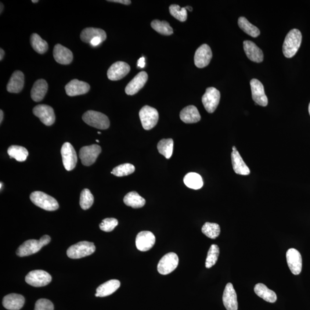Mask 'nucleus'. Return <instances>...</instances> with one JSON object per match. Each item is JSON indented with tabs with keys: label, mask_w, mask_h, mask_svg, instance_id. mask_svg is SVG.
<instances>
[{
	"label": "nucleus",
	"mask_w": 310,
	"mask_h": 310,
	"mask_svg": "<svg viewBox=\"0 0 310 310\" xmlns=\"http://www.w3.org/2000/svg\"><path fill=\"white\" fill-rule=\"evenodd\" d=\"M302 41L301 32L297 29H293L288 32L283 45L284 55L287 58L293 57L300 48Z\"/></svg>",
	"instance_id": "nucleus-1"
},
{
	"label": "nucleus",
	"mask_w": 310,
	"mask_h": 310,
	"mask_svg": "<svg viewBox=\"0 0 310 310\" xmlns=\"http://www.w3.org/2000/svg\"><path fill=\"white\" fill-rule=\"evenodd\" d=\"M50 241H51V237L48 235L43 236L39 240H27L18 248L16 254L19 257H28V256L37 253L42 247L48 245Z\"/></svg>",
	"instance_id": "nucleus-2"
},
{
	"label": "nucleus",
	"mask_w": 310,
	"mask_h": 310,
	"mask_svg": "<svg viewBox=\"0 0 310 310\" xmlns=\"http://www.w3.org/2000/svg\"><path fill=\"white\" fill-rule=\"evenodd\" d=\"M30 200L36 206L47 211H55L59 204L55 198L42 192H34L30 195Z\"/></svg>",
	"instance_id": "nucleus-3"
},
{
	"label": "nucleus",
	"mask_w": 310,
	"mask_h": 310,
	"mask_svg": "<svg viewBox=\"0 0 310 310\" xmlns=\"http://www.w3.org/2000/svg\"><path fill=\"white\" fill-rule=\"evenodd\" d=\"M83 120L91 127L99 129H107L110 126L109 118L102 113L89 110L83 115Z\"/></svg>",
	"instance_id": "nucleus-4"
},
{
	"label": "nucleus",
	"mask_w": 310,
	"mask_h": 310,
	"mask_svg": "<svg viewBox=\"0 0 310 310\" xmlns=\"http://www.w3.org/2000/svg\"><path fill=\"white\" fill-rule=\"evenodd\" d=\"M96 251V247L93 243L81 241L73 245L68 249V257L73 259L81 258L91 255Z\"/></svg>",
	"instance_id": "nucleus-5"
},
{
	"label": "nucleus",
	"mask_w": 310,
	"mask_h": 310,
	"mask_svg": "<svg viewBox=\"0 0 310 310\" xmlns=\"http://www.w3.org/2000/svg\"><path fill=\"white\" fill-rule=\"evenodd\" d=\"M139 116L143 128L147 131L154 128L158 120L157 110L150 106L143 107L140 111Z\"/></svg>",
	"instance_id": "nucleus-6"
},
{
	"label": "nucleus",
	"mask_w": 310,
	"mask_h": 310,
	"mask_svg": "<svg viewBox=\"0 0 310 310\" xmlns=\"http://www.w3.org/2000/svg\"><path fill=\"white\" fill-rule=\"evenodd\" d=\"M52 277L43 270H34L27 274L26 282L35 287H44L52 282Z\"/></svg>",
	"instance_id": "nucleus-7"
},
{
	"label": "nucleus",
	"mask_w": 310,
	"mask_h": 310,
	"mask_svg": "<svg viewBox=\"0 0 310 310\" xmlns=\"http://www.w3.org/2000/svg\"><path fill=\"white\" fill-rule=\"evenodd\" d=\"M179 264L178 255L170 252L164 256L158 263L157 271L161 275H166L177 268Z\"/></svg>",
	"instance_id": "nucleus-8"
},
{
	"label": "nucleus",
	"mask_w": 310,
	"mask_h": 310,
	"mask_svg": "<svg viewBox=\"0 0 310 310\" xmlns=\"http://www.w3.org/2000/svg\"><path fill=\"white\" fill-rule=\"evenodd\" d=\"M221 98V94L215 88H208L202 98L205 109L208 113H212L217 109Z\"/></svg>",
	"instance_id": "nucleus-9"
},
{
	"label": "nucleus",
	"mask_w": 310,
	"mask_h": 310,
	"mask_svg": "<svg viewBox=\"0 0 310 310\" xmlns=\"http://www.w3.org/2000/svg\"><path fill=\"white\" fill-rule=\"evenodd\" d=\"M101 153L102 148L96 144H93L82 147L79 151V156L83 164L86 166H90L95 163Z\"/></svg>",
	"instance_id": "nucleus-10"
},
{
	"label": "nucleus",
	"mask_w": 310,
	"mask_h": 310,
	"mask_svg": "<svg viewBox=\"0 0 310 310\" xmlns=\"http://www.w3.org/2000/svg\"><path fill=\"white\" fill-rule=\"evenodd\" d=\"M61 155L65 169L68 171L73 170L76 166L78 160L73 146L70 143H65L61 149Z\"/></svg>",
	"instance_id": "nucleus-11"
},
{
	"label": "nucleus",
	"mask_w": 310,
	"mask_h": 310,
	"mask_svg": "<svg viewBox=\"0 0 310 310\" xmlns=\"http://www.w3.org/2000/svg\"><path fill=\"white\" fill-rule=\"evenodd\" d=\"M33 113L46 126H51L55 121V115L53 108L47 104L36 106L33 109Z\"/></svg>",
	"instance_id": "nucleus-12"
},
{
	"label": "nucleus",
	"mask_w": 310,
	"mask_h": 310,
	"mask_svg": "<svg viewBox=\"0 0 310 310\" xmlns=\"http://www.w3.org/2000/svg\"><path fill=\"white\" fill-rule=\"evenodd\" d=\"M252 97L256 103L261 106L268 105V101L265 92L264 86L257 79H252L250 82Z\"/></svg>",
	"instance_id": "nucleus-13"
},
{
	"label": "nucleus",
	"mask_w": 310,
	"mask_h": 310,
	"mask_svg": "<svg viewBox=\"0 0 310 310\" xmlns=\"http://www.w3.org/2000/svg\"><path fill=\"white\" fill-rule=\"evenodd\" d=\"M131 70L129 65L124 62H115L107 70V78L111 81H118L123 78Z\"/></svg>",
	"instance_id": "nucleus-14"
},
{
	"label": "nucleus",
	"mask_w": 310,
	"mask_h": 310,
	"mask_svg": "<svg viewBox=\"0 0 310 310\" xmlns=\"http://www.w3.org/2000/svg\"><path fill=\"white\" fill-rule=\"evenodd\" d=\"M212 56L211 50L207 45L204 44L198 48L195 53L194 63L198 68H204L210 63Z\"/></svg>",
	"instance_id": "nucleus-15"
},
{
	"label": "nucleus",
	"mask_w": 310,
	"mask_h": 310,
	"mask_svg": "<svg viewBox=\"0 0 310 310\" xmlns=\"http://www.w3.org/2000/svg\"><path fill=\"white\" fill-rule=\"evenodd\" d=\"M286 258L291 272L295 275L300 274L302 268V258L300 252L296 249L291 248L287 252Z\"/></svg>",
	"instance_id": "nucleus-16"
},
{
	"label": "nucleus",
	"mask_w": 310,
	"mask_h": 310,
	"mask_svg": "<svg viewBox=\"0 0 310 310\" xmlns=\"http://www.w3.org/2000/svg\"><path fill=\"white\" fill-rule=\"evenodd\" d=\"M156 239L154 234L150 231L140 232L136 239V246L138 250L146 252L151 250L155 244Z\"/></svg>",
	"instance_id": "nucleus-17"
},
{
	"label": "nucleus",
	"mask_w": 310,
	"mask_h": 310,
	"mask_svg": "<svg viewBox=\"0 0 310 310\" xmlns=\"http://www.w3.org/2000/svg\"><path fill=\"white\" fill-rule=\"evenodd\" d=\"M91 86L88 83L78 79H73L65 86L67 95L70 97L85 95L89 92Z\"/></svg>",
	"instance_id": "nucleus-18"
},
{
	"label": "nucleus",
	"mask_w": 310,
	"mask_h": 310,
	"mask_svg": "<svg viewBox=\"0 0 310 310\" xmlns=\"http://www.w3.org/2000/svg\"><path fill=\"white\" fill-rule=\"evenodd\" d=\"M147 80L148 74L146 72H140L126 86L125 93L129 96L136 95L146 85Z\"/></svg>",
	"instance_id": "nucleus-19"
},
{
	"label": "nucleus",
	"mask_w": 310,
	"mask_h": 310,
	"mask_svg": "<svg viewBox=\"0 0 310 310\" xmlns=\"http://www.w3.org/2000/svg\"><path fill=\"white\" fill-rule=\"evenodd\" d=\"M222 300L223 305L227 310H237L238 302L237 294L232 283L226 284L223 292Z\"/></svg>",
	"instance_id": "nucleus-20"
},
{
	"label": "nucleus",
	"mask_w": 310,
	"mask_h": 310,
	"mask_svg": "<svg viewBox=\"0 0 310 310\" xmlns=\"http://www.w3.org/2000/svg\"><path fill=\"white\" fill-rule=\"evenodd\" d=\"M244 52L249 59L256 63H261L264 59V54L262 50L255 44L250 41H246L243 43Z\"/></svg>",
	"instance_id": "nucleus-21"
},
{
	"label": "nucleus",
	"mask_w": 310,
	"mask_h": 310,
	"mask_svg": "<svg viewBox=\"0 0 310 310\" xmlns=\"http://www.w3.org/2000/svg\"><path fill=\"white\" fill-rule=\"evenodd\" d=\"M53 55L56 62L61 64H69L73 59V52L60 44L54 47Z\"/></svg>",
	"instance_id": "nucleus-22"
},
{
	"label": "nucleus",
	"mask_w": 310,
	"mask_h": 310,
	"mask_svg": "<svg viewBox=\"0 0 310 310\" xmlns=\"http://www.w3.org/2000/svg\"><path fill=\"white\" fill-rule=\"evenodd\" d=\"M24 304V297L17 294L7 295L2 301L3 307L9 310H19L23 308Z\"/></svg>",
	"instance_id": "nucleus-23"
},
{
	"label": "nucleus",
	"mask_w": 310,
	"mask_h": 310,
	"mask_svg": "<svg viewBox=\"0 0 310 310\" xmlns=\"http://www.w3.org/2000/svg\"><path fill=\"white\" fill-rule=\"evenodd\" d=\"M24 85V74L20 71H15L7 84V91L12 93H19L22 91Z\"/></svg>",
	"instance_id": "nucleus-24"
},
{
	"label": "nucleus",
	"mask_w": 310,
	"mask_h": 310,
	"mask_svg": "<svg viewBox=\"0 0 310 310\" xmlns=\"http://www.w3.org/2000/svg\"><path fill=\"white\" fill-rule=\"evenodd\" d=\"M120 287V281L110 280L101 285L96 290V297H105L116 292Z\"/></svg>",
	"instance_id": "nucleus-25"
},
{
	"label": "nucleus",
	"mask_w": 310,
	"mask_h": 310,
	"mask_svg": "<svg viewBox=\"0 0 310 310\" xmlns=\"http://www.w3.org/2000/svg\"><path fill=\"white\" fill-rule=\"evenodd\" d=\"M180 118L186 124L197 123L201 119L199 111L194 105H190L184 108L180 113Z\"/></svg>",
	"instance_id": "nucleus-26"
},
{
	"label": "nucleus",
	"mask_w": 310,
	"mask_h": 310,
	"mask_svg": "<svg viewBox=\"0 0 310 310\" xmlns=\"http://www.w3.org/2000/svg\"><path fill=\"white\" fill-rule=\"evenodd\" d=\"M48 91V84L45 79H39L34 83L31 92L32 100L35 102H40L45 98Z\"/></svg>",
	"instance_id": "nucleus-27"
},
{
	"label": "nucleus",
	"mask_w": 310,
	"mask_h": 310,
	"mask_svg": "<svg viewBox=\"0 0 310 310\" xmlns=\"http://www.w3.org/2000/svg\"><path fill=\"white\" fill-rule=\"evenodd\" d=\"M232 162L233 168L236 174L241 175H248L250 174V169L241 157L237 150L232 151Z\"/></svg>",
	"instance_id": "nucleus-28"
},
{
	"label": "nucleus",
	"mask_w": 310,
	"mask_h": 310,
	"mask_svg": "<svg viewBox=\"0 0 310 310\" xmlns=\"http://www.w3.org/2000/svg\"><path fill=\"white\" fill-rule=\"evenodd\" d=\"M81 41L86 43H91L93 40L99 38L105 41L106 34L103 30L96 28H86L80 35Z\"/></svg>",
	"instance_id": "nucleus-29"
},
{
	"label": "nucleus",
	"mask_w": 310,
	"mask_h": 310,
	"mask_svg": "<svg viewBox=\"0 0 310 310\" xmlns=\"http://www.w3.org/2000/svg\"><path fill=\"white\" fill-rule=\"evenodd\" d=\"M254 291L258 296L264 299L266 302L273 304L277 300V296L275 292L269 289L264 284L258 283L256 285Z\"/></svg>",
	"instance_id": "nucleus-30"
},
{
	"label": "nucleus",
	"mask_w": 310,
	"mask_h": 310,
	"mask_svg": "<svg viewBox=\"0 0 310 310\" xmlns=\"http://www.w3.org/2000/svg\"><path fill=\"white\" fill-rule=\"evenodd\" d=\"M124 203L128 207L138 208L143 207L146 201L138 193L132 192L126 195L124 198Z\"/></svg>",
	"instance_id": "nucleus-31"
},
{
	"label": "nucleus",
	"mask_w": 310,
	"mask_h": 310,
	"mask_svg": "<svg viewBox=\"0 0 310 310\" xmlns=\"http://www.w3.org/2000/svg\"><path fill=\"white\" fill-rule=\"evenodd\" d=\"M183 182L187 187L194 190L200 189L204 185L201 176L196 172L188 173L184 178Z\"/></svg>",
	"instance_id": "nucleus-32"
},
{
	"label": "nucleus",
	"mask_w": 310,
	"mask_h": 310,
	"mask_svg": "<svg viewBox=\"0 0 310 310\" xmlns=\"http://www.w3.org/2000/svg\"><path fill=\"white\" fill-rule=\"evenodd\" d=\"M238 24L241 30L252 37L257 38L260 34L259 29L249 22L246 17H240L238 20Z\"/></svg>",
	"instance_id": "nucleus-33"
},
{
	"label": "nucleus",
	"mask_w": 310,
	"mask_h": 310,
	"mask_svg": "<svg viewBox=\"0 0 310 310\" xmlns=\"http://www.w3.org/2000/svg\"><path fill=\"white\" fill-rule=\"evenodd\" d=\"M30 43L32 48L40 54H43L48 52L49 45L48 42L41 38L37 34L31 35Z\"/></svg>",
	"instance_id": "nucleus-34"
},
{
	"label": "nucleus",
	"mask_w": 310,
	"mask_h": 310,
	"mask_svg": "<svg viewBox=\"0 0 310 310\" xmlns=\"http://www.w3.org/2000/svg\"><path fill=\"white\" fill-rule=\"evenodd\" d=\"M158 153L169 159L174 150V141L172 139H162L157 144Z\"/></svg>",
	"instance_id": "nucleus-35"
},
{
	"label": "nucleus",
	"mask_w": 310,
	"mask_h": 310,
	"mask_svg": "<svg viewBox=\"0 0 310 310\" xmlns=\"http://www.w3.org/2000/svg\"><path fill=\"white\" fill-rule=\"evenodd\" d=\"M8 154L10 158H14L18 161H24L27 160L28 152L26 148L19 146H10L8 150Z\"/></svg>",
	"instance_id": "nucleus-36"
},
{
	"label": "nucleus",
	"mask_w": 310,
	"mask_h": 310,
	"mask_svg": "<svg viewBox=\"0 0 310 310\" xmlns=\"http://www.w3.org/2000/svg\"><path fill=\"white\" fill-rule=\"evenodd\" d=\"M151 27L161 35L169 36L174 33L172 28L166 21L154 20L151 23Z\"/></svg>",
	"instance_id": "nucleus-37"
},
{
	"label": "nucleus",
	"mask_w": 310,
	"mask_h": 310,
	"mask_svg": "<svg viewBox=\"0 0 310 310\" xmlns=\"http://www.w3.org/2000/svg\"><path fill=\"white\" fill-rule=\"evenodd\" d=\"M202 232L210 239H215L219 236L221 229L217 223L207 222L203 226Z\"/></svg>",
	"instance_id": "nucleus-38"
},
{
	"label": "nucleus",
	"mask_w": 310,
	"mask_h": 310,
	"mask_svg": "<svg viewBox=\"0 0 310 310\" xmlns=\"http://www.w3.org/2000/svg\"><path fill=\"white\" fill-rule=\"evenodd\" d=\"M219 255V248L217 245H211L208 251L207 258L206 259V267L210 268L214 266L218 260Z\"/></svg>",
	"instance_id": "nucleus-39"
},
{
	"label": "nucleus",
	"mask_w": 310,
	"mask_h": 310,
	"mask_svg": "<svg viewBox=\"0 0 310 310\" xmlns=\"http://www.w3.org/2000/svg\"><path fill=\"white\" fill-rule=\"evenodd\" d=\"M94 203V197L89 189L82 190L80 196L79 204L83 210H88L91 208Z\"/></svg>",
	"instance_id": "nucleus-40"
},
{
	"label": "nucleus",
	"mask_w": 310,
	"mask_h": 310,
	"mask_svg": "<svg viewBox=\"0 0 310 310\" xmlns=\"http://www.w3.org/2000/svg\"><path fill=\"white\" fill-rule=\"evenodd\" d=\"M135 171V167L134 165L129 163H125L118 165V166L113 168L111 174L118 176V177H122V176L132 174Z\"/></svg>",
	"instance_id": "nucleus-41"
},
{
	"label": "nucleus",
	"mask_w": 310,
	"mask_h": 310,
	"mask_svg": "<svg viewBox=\"0 0 310 310\" xmlns=\"http://www.w3.org/2000/svg\"><path fill=\"white\" fill-rule=\"evenodd\" d=\"M169 12L171 15L181 22L187 19V12L185 8H181L178 5L173 4L169 6Z\"/></svg>",
	"instance_id": "nucleus-42"
},
{
	"label": "nucleus",
	"mask_w": 310,
	"mask_h": 310,
	"mask_svg": "<svg viewBox=\"0 0 310 310\" xmlns=\"http://www.w3.org/2000/svg\"><path fill=\"white\" fill-rule=\"evenodd\" d=\"M117 219L114 218H108L103 220L100 224V228L103 231L110 232L112 231L118 225Z\"/></svg>",
	"instance_id": "nucleus-43"
},
{
	"label": "nucleus",
	"mask_w": 310,
	"mask_h": 310,
	"mask_svg": "<svg viewBox=\"0 0 310 310\" xmlns=\"http://www.w3.org/2000/svg\"><path fill=\"white\" fill-rule=\"evenodd\" d=\"M52 303L46 299H41L36 302L34 310H53Z\"/></svg>",
	"instance_id": "nucleus-44"
},
{
	"label": "nucleus",
	"mask_w": 310,
	"mask_h": 310,
	"mask_svg": "<svg viewBox=\"0 0 310 310\" xmlns=\"http://www.w3.org/2000/svg\"><path fill=\"white\" fill-rule=\"evenodd\" d=\"M107 1L120 3L124 5H129L131 4L132 2L131 1H130V0H111V1H110V0H109V1Z\"/></svg>",
	"instance_id": "nucleus-45"
},
{
	"label": "nucleus",
	"mask_w": 310,
	"mask_h": 310,
	"mask_svg": "<svg viewBox=\"0 0 310 310\" xmlns=\"http://www.w3.org/2000/svg\"><path fill=\"white\" fill-rule=\"evenodd\" d=\"M145 57H142L138 60V66L140 68H144L145 66Z\"/></svg>",
	"instance_id": "nucleus-46"
},
{
	"label": "nucleus",
	"mask_w": 310,
	"mask_h": 310,
	"mask_svg": "<svg viewBox=\"0 0 310 310\" xmlns=\"http://www.w3.org/2000/svg\"><path fill=\"white\" fill-rule=\"evenodd\" d=\"M5 52L3 50L1 49H0V60H2L3 58V56H4Z\"/></svg>",
	"instance_id": "nucleus-47"
},
{
	"label": "nucleus",
	"mask_w": 310,
	"mask_h": 310,
	"mask_svg": "<svg viewBox=\"0 0 310 310\" xmlns=\"http://www.w3.org/2000/svg\"><path fill=\"white\" fill-rule=\"evenodd\" d=\"M3 118V113L2 110H0V124H2Z\"/></svg>",
	"instance_id": "nucleus-48"
},
{
	"label": "nucleus",
	"mask_w": 310,
	"mask_h": 310,
	"mask_svg": "<svg viewBox=\"0 0 310 310\" xmlns=\"http://www.w3.org/2000/svg\"><path fill=\"white\" fill-rule=\"evenodd\" d=\"M186 10H189L190 12L193 11V8L192 6H186L185 7Z\"/></svg>",
	"instance_id": "nucleus-49"
},
{
	"label": "nucleus",
	"mask_w": 310,
	"mask_h": 310,
	"mask_svg": "<svg viewBox=\"0 0 310 310\" xmlns=\"http://www.w3.org/2000/svg\"><path fill=\"white\" fill-rule=\"evenodd\" d=\"M3 9V4H2V2H1V10H0V12H0V13H1H1H2V12Z\"/></svg>",
	"instance_id": "nucleus-50"
},
{
	"label": "nucleus",
	"mask_w": 310,
	"mask_h": 310,
	"mask_svg": "<svg viewBox=\"0 0 310 310\" xmlns=\"http://www.w3.org/2000/svg\"><path fill=\"white\" fill-rule=\"evenodd\" d=\"M32 2L33 3H37L39 2V1L38 0H32Z\"/></svg>",
	"instance_id": "nucleus-51"
},
{
	"label": "nucleus",
	"mask_w": 310,
	"mask_h": 310,
	"mask_svg": "<svg viewBox=\"0 0 310 310\" xmlns=\"http://www.w3.org/2000/svg\"><path fill=\"white\" fill-rule=\"evenodd\" d=\"M232 150H233V151H237L236 147L235 146H233L232 147Z\"/></svg>",
	"instance_id": "nucleus-52"
},
{
	"label": "nucleus",
	"mask_w": 310,
	"mask_h": 310,
	"mask_svg": "<svg viewBox=\"0 0 310 310\" xmlns=\"http://www.w3.org/2000/svg\"><path fill=\"white\" fill-rule=\"evenodd\" d=\"M309 114L310 116V103H309Z\"/></svg>",
	"instance_id": "nucleus-53"
},
{
	"label": "nucleus",
	"mask_w": 310,
	"mask_h": 310,
	"mask_svg": "<svg viewBox=\"0 0 310 310\" xmlns=\"http://www.w3.org/2000/svg\"><path fill=\"white\" fill-rule=\"evenodd\" d=\"M2 185H2V183L1 182V186H1V187H0V188H1V190H2Z\"/></svg>",
	"instance_id": "nucleus-54"
},
{
	"label": "nucleus",
	"mask_w": 310,
	"mask_h": 310,
	"mask_svg": "<svg viewBox=\"0 0 310 310\" xmlns=\"http://www.w3.org/2000/svg\"><path fill=\"white\" fill-rule=\"evenodd\" d=\"M96 142H97V143H99V142H100V141H99V140H96Z\"/></svg>",
	"instance_id": "nucleus-55"
},
{
	"label": "nucleus",
	"mask_w": 310,
	"mask_h": 310,
	"mask_svg": "<svg viewBox=\"0 0 310 310\" xmlns=\"http://www.w3.org/2000/svg\"><path fill=\"white\" fill-rule=\"evenodd\" d=\"M98 134H100H100H102V133H101V132H98Z\"/></svg>",
	"instance_id": "nucleus-56"
}]
</instances>
